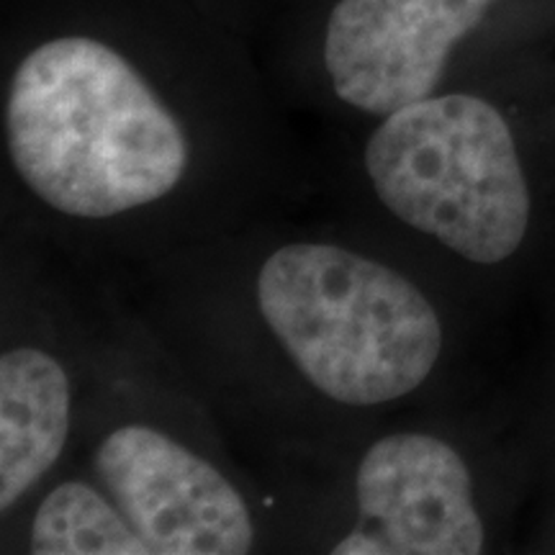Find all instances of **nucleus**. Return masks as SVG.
<instances>
[{
    "instance_id": "nucleus-1",
    "label": "nucleus",
    "mask_w": 555,
    "mask_h": 555,
    "mask_svg": "<svg viewBox=\"0 0 555 555\" xmlns=\"http://www.w3.org/2000/svg\"><path fill=\"white\" fill-rule=\"evenodd\" d=\"M3 124L24 189L67 219L144 211L172 196L193 163L172 108L121 52L93 37H57L26 54Z\"/></svg>"
},
{
    "instance_id": "nucleus-2",
    "label": "nucleus",
    "mask_w": 555,
    "mask_h": 555,
    "mask_svg": "<svg viewBox=\"0 0 555 555\" xmlns=\"http://www.w3.org/2000/svg\"><path fill=\"white\" fill-rule=\"evenodd\" d=\"M255 304L291 365L343 406L412 397L435 373L446 327L412 278L332 242H286L262 260Z\"/></svg>"
},
{
    "instance_id": "nucleus-3",
    "label": "nucleus",
    "mask_w": 555,
    "mask_h": 555,
    "mask_svg": "<svg viewBox=\"0 0 555 555\" xmlns=\"http://www.w3.org/2000/svg\"><path fill=\"white\" fill-rule=\"evenodd\" d=\"M376 198L401 224L476 266L525 245L532 196L502 111L470 93L429 95L380 119L363 150Z\"/></svg>"
},
{
    "instance_id": "nucleus-4",
    "label": "nucleus",
    "mask_w": 555,
    "mask_h": 555,
    "mask_svg": "<svg viewBox=\"0 0 555 555\" xmlns=\"http://www.w3.org/2000/svg\"><path fill=\"white\" fill-rule=\"evenodd\" d=\"M147 555H242L255 547L247 499L208 457L155 425L127 422L101 437L90 457Z\"/></svg>"
},
{
    "instance_id": "nucleus-5",
    "label": "nucleus",
    "mask_w": 555,
    "mask_h": 555,
    "mask_svg": "<svg viewBox=\"0 0 555 555\" xmlns=\"http://www.w3.org/2000/svg\"><path fill=\"white\" fill-rule=\"evenodd\" d=\"M356 506V525L330 553L476 555L486 547L466 457L437 435L378 437L358 463Z\"/></svg>"
},
{
    "instance_id": "nucleus-6",
    "label": "nucleus",
    "mask_w": 555,
    "mask_h": 555,
    "mask_svg": "<svg viewBox=\"0 0 555 555\" xmlns=\"http://www.w3.org/2000/svg\"><path fill=\"white\" fill-rule=\"evenodd\" d=\"M494 0H339L324 34L337 99L371 116L435 95L455 44Z\"/></svg>"
},
{
    "instance_id": "nucleus-7",
    "label": "nucleus",
    "mask_w": 555,
    "mask_h": 555,
    "mask_svg": "<svg viewBox=\"0 0 555 555\" xmlns=\"http://www.w3.org/2000/svg\"><path fill=\"white\" fill-rule=\"evenodd\" d=\"M73 429V380L57 356L13 345L0 356V512L44 481Z\"/></svg>"
},
{
    "instance_id": "nucleus-8",
    "label": "nucleus",
    "mask_w": 555,
    "mask_h": 555,
    "mask_svg": "<svg viewBox=\"0 0 555 555\" xmlns=\"http://www.w3.org/2000/svg\"><path fill=\"white\" fill-rule=\"evenodd\" d=\"M34 555H147L106 491L88 478H65L34 509Z\"/></svg>"
}]
</instances>
